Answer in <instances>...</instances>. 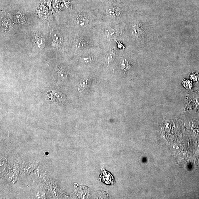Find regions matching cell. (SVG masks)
Segmentation results:
<instances>
[{"instance_id":"cell-9","label":"cell","mask_w":199,"mask_h":199,"mask_svg":"<svg viewBox=\"0 0 199 199\" xmlns=\"http://www.w3.org/2000/svg\"><path fill=\"white\" fill-rule=\"evenodd\" d=\"M83 60H84V61H85L86 62H90V61H91V57H87L86 58H84Z\"/></svg>"},{"instance_id":"cell-5","label":"cell","mask_w":199,"mask_h":199,"mask_svg":"<svg viewBox=\"0 0 199 199\" xmlns=\"http://www.w3.org/2000/svg\"><path fill=\"white\" fill-rule=\"evenodd\" d=\"M87 45L86 41L82 39H78L74 43V46L79 49H82L85 47Z\"/></svg>"},{"instance_id":"cell-6","label":"cell","mask_w":199,"mask_h":199,"mask_svg":"<svg viewBox=\"0 0 199 199\" xmlns=\"http://www.w3.org/2000/svg\"><path fill=\"white\" fill-rule=\"evenodd\" d=\"M183 85L185 88L187 89H192L193 85L192 81L188 79H184L182 82Z\"/></svg>"},{"instance_id":"cell-1","label":"cell","mask_w":199,"mask_h":199,"mask_svg":"<svg viewBox=\"0 0 199 199\" xmlns=\"http://www.w3.org/2000/svg\"><path fill=\"white\" fill-rule=\"evenodd\" d=\"M89 22L88 16L85 13H79L76 16L75 24L78 27L83 28L86 27L88 24Z\"/></svg>"},{"instance_id":"cell-2","label":"cell","mask_w":199,"mask_h":199,"mask_svg":"<svg viewBox=\"0 0 199 199\" xmlns=\"http://www.w3.org/2000/svg\"><path fill=\"white\" fill-rule=\"evenodd\" d=\"M102 181L108 184H112L114 183V179L109 173L107 172L106 171H102V175H101Z\"/></svg>"},{"instance_id":"cell-7","label":"cell","mask_w":199,"mask_h":199,"mask_svg":"<svg viewBox=\"0 0 199 199\" xmlns=\"http://www.w3.org/2000/svg\"><path fill=\"white\" fill-rule=\"evenodd\" d=\"M190 78L191 80L194 82H198L199 81V74L198 73L193 72L190 74Z\"/></svg>"},{"instance_id":"cell-10","label":"cell","mask_w":199,"mask_h":199,"mask_svg":"<svg viewBox=\"0 0 199 199\" xmlns=\"http://www.w3.org/2000/svg\"><path fill=\"white\" fill-rule=\"evenodd\" d=\"M63 1L65 5H68L70 3V0H63Z\"/></svg>"},{"instance_id":"cell-8","label":"cell","mask_w":199,"mask_h":199,"mask_svg":"<svg viewBox=\"0 0 199 199\" xmlns=\"http://www.w3.org/2000/svg\"><path fill=\"white\" fill-rule=\"evenodd\" d=\"M106 32L108 36H112L115 33L114 30L110 27H107L106 29Z\"/></svg>"},{"instance_id":"cell-3","label":"cell","mask_w":199,"mask_h":199,"mask_svg":"<svg viewBox=\"0 0 199 199\" xmlns=\"http://www.w3.org/2000/svg\"><path fill=\"white\" fill-rule=\"evenodd\" d=\"M51 35L52 41L55 45L58 46V45H61L62 42V39L60 34L58 32H52Z\"/></svg>"},{"instance_id":"cell-4","label":"cell","mask_w":199,"mask_h":199,"mask_svg":"<svg viewBox=\"0 0 199 199\" xmlns=\"http://www.w3.org/2000/svg\"><path fill=\"white\" fill-rule=\"evenodd\" d=\"M117 9L113 6H108L106 10V13L108 16L115 18L117 14Z\"/></svg>"},{"instance_id":"cell-11","label":"cell","mask_w":199,"mask_h":199,"mask_svg":"<svg viewBox=\"0 0 199 199\" xmlns=\"http://www.w3.org/2000/svg\"><path fill=\"white\" fill-rule=\"evenodd\" d=\"M45 2L47 3L50 4V0H44Z\"/></svg>"}]
</instances>
